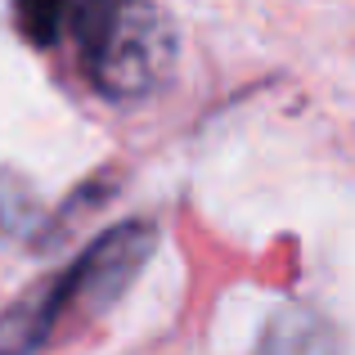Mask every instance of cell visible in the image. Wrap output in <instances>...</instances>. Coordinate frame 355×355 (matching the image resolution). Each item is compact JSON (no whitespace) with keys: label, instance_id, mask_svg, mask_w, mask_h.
Returning a JSON list of instances; mask_svg holds the SVG:
<instances>
[{"label":"cell","instance_id":"6da1fadb","mask_svg":"<svg viewBox=\"0 0 355 355\" xmlns=\"http://www.w3.org/2000/svg\"><path fill=\"white\" fill-rule=\"evenodd\" d=\"M157 248V230L148 220H121L104 230L95 243L77 252L63 275L18 297L9 311H0V355H36L72 315H99L130 288Z\"/></svg>","mask_w":355,"mask_h":355},{"label":"cell","instance_id":"7a4b0ae2","mask_svg":"<svg viewBox=\"0 0 355 355\" xmlns=\"http://www.w3.org/2000/svg\"><path fill=\"white\" fill-rule=\"evenodd\" d=\"M68 27L86 81L113 104H139L171 81L180 41L153 0H81Z\"/></svg>","mask_w":355,"mask_h":355},{"label":"cell","instance_id":"3957f363","mask_svg":"<svg viewBox=\"0 0 355 355\" xmlns=\"http://www.w3.org/2000/svg\"><path fill=\"white\" fill-rule=\"evenodd\" d=\"M257 355H342V338L324 315L306 306H284L270 315Z\"/></svg>","mask_w":355,"mask_h":355},{"label":"cell","instance_id":"277c9868","mask_svg":"<svg viewBox=\"0 0 355 355\" xmlns=\"http://www.w3.org/2000/svg\"><path fill=\"white\" fill-rule=\"evenodd\" d=\"M77 9L81 0H14V18L32 45H54Z\"/></svg>","mask_w":355,"mask_h":355}]
</instances>
